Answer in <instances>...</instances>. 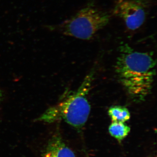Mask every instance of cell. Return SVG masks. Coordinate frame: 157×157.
<instances>
[{
	"instance_id": "cell-1",
	"label": "cell",
	"mask_w": 157,
	"mask_h": 157,
	"mask_svg": "<svg viewBox=\"0 0 157 157\" xmlns=\"http://www.w3.org/2000/svg\"><path fill=\"white\" fill-rule=\"evenodd\" d=\"M115 72L133 102L140 103L150 94L156 74V61L150 52L135 51L128 44L119 47Z\"/></svg>"
},
{
	"instance_id": "cell-2",
	"label": "cell",
	"mask_w": 157,
	"mask_h": 157,
	"mask_svg": "<svg viewBox=\"0 0 157 157\" xmlns=\"http://www.w3.org/2000/svg\"><path fill=\"white\" fill-rule=\"evenodd\" d=\"M94 75L93 71L89 73L77 90L47 109L38 121L51 123L62 119L76 129L82 128L87 122L90 113L87 96Z\"/></svg>"
},
{
	"instance_id": "cell-3",
	"label": "cell",
	"mask_w": 157,
	"mask_h": 157,
	"mask_svg": "<svg viewBox=\"0 0 157 157\" xmlns=\"http://www.w3.org/2000/svg\"><path fill=\"white\" fill-rule=\"evenodd\" d=\"M109 20V14L91 3L63 22L58 24L45 25L44 28L65 36L89 40L106 26Z\"/></svg>"
},
{
	"instance_id": "cell-4",
	"label": "cell",
	"mask_w": 157,
	"mask_h": 157,
	"mask_svg": "<svg viewBox=\"0 0 157 157\" xmlns=\"http://www.w3.org/2000/svg\"><path fill=\"white\" fill-rule=\"evenodd\" d=\"M152 4L151 0H115L113 14L123 21L128 30L134 32L145 22Z\"/></svg>"
},
{
	"instance_id": "cell-5",
	"label": "cell",
	"mask_w": 157,
	"mask_h": 157,
	"mask_svg": "<svg viewBox=\"0 0 157 157\" xmlns=\"http://www.w3.org/2000/svg\"><path fill=\"white\" fill-rule=\"evenodd\" d=\"M42 157H76L74 152L67 145L59 134L49 138L42 153Z\"/></svg>"
},
{
	"instance_id": "cell-6",
	"label": "cell",
	"mask_w": 157,
	"mask_h": 157,
	"mask_svg": "<svg viewBox=\"0 0 157 157\" xmlns=\"http://www.w3.org/2000/svg\"><path fill=\"white\" fill-rule=\"evenodd\" d=\"M130 131L128 125L119 122H112L109 127L110 135L120 142L128 136Z\"/></svg>"
},
{
	"instance_id": "cell-7",
	"label": "cell",
	"mask_w": 157,
	"mask_h": 157,
	"mask_svg": "<svg viewBox=\"0 0 157 157\" xmlns=\"http://www.w3.org/2000/svg\"><path fill=\"white\" fill-rule=\"evenodd\" d=\"M108 114L112 122L124 123L129 120L131 114L126 107L123 106H113L109 108Z\"/></svg>"
},
{
	"instance_id": "cell-8",
	"label": "cell",
	"mask_w": 157,
	"mask_h": 157,
	"mask_svg": "<svg viewBox=\"0 0 157 157\" xmlns=\"http://www.w3.org/2000/svg\"><path fill=\"white\" fill-rule=\"evenodd\" d=\"M2 93H1V90H0V101H1V99H2Z\"/></svg>"
}]
</instances>
